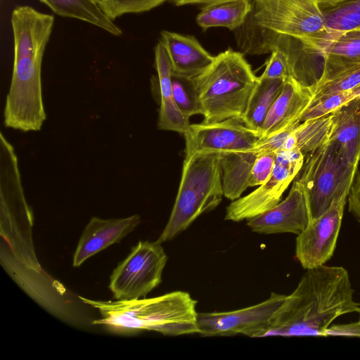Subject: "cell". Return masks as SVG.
<instances>
[{"label":"cell","mask_w":360,"mask_h":360,"mask_svg":"<svg viewBox=\"0 0 360 360\" xmlns=\"http://www.w3.org/2000/svg\"><path fill=\"white\" fill-rule=\"evenodd\" d=\"M333 113L300 122L293 131L297 148L304 155L329 142L332 129Z\"/></svg>","instance_id":"25"},{"label":"cell","mask_w":360,"mask_h":360,"mask_svg":"<svg viewBox=\"0 0 360 360\" xmlns=\"http://www.w3.org/2000/svg\"><path fill=\"white\" fill-rule=\"evenodd\" d=\"M167 256L158 242L139 241L113 270L109 288L116 300L145 297L159 285Z\"/></svg>","instance_id":"8"},{"label":"cell","mask_w":360,"mask_h":360,"mask_svg":"<svg viewBox=\"0 0 360 360\" xmlns=\"http://www.w3.org/2000/svg\"><path fill=\"white\" fill-rule=\"evenodd\" d=\"M286 79H267L258 77L245 112L241 117L248 127L260 131L264 120L272 104L281 91Z\"/></svg>","instance_id":"23"},{"label":"cell","mask_w":360,"mask_h":360,"mask_svg":"<svg viewBox=\"0 0 360 360\" xmlns=\"http://www.w3.org/2000/svg\"><path fill=\"white\" fill-rule=\"evenodd\" d=\"M348 210L360 224V169H357L348 197Z\"/></svg>","instance_id":"32"},{"label":"cell","mask_w":360,"mask_h":360,"mask_svg":"<svg viewBox=\"0 0 360 360\" xmlns=\"http://www.w3.org/2000/svg\"><path fill=\"white\" fill-rule=\"evenodd\" d=\"M172 66V75L193 79L202 74L214 61L193 36L162 31L161 39Z\"/></svg>","instance_id":"17"},{"label":"cell","mask_w":360,"mask_h":360,"mask_svg":"<svg viewBox=\"0 0 360 360\" xmlns=\"http://www.w3.org/2000/svg\"></svg>","instance_id":"36"},{"label":"cell","mask_w":360,"mask_h":360,"mask_svg":"<svg viewBox=\"0 0 360 360\" xmlns=\"http://www.w3.org/2000/svg\"><path fill=\"white\" fill-rule=\"evenodd\" d=\"M183 135L186 141L185 158L197 153L245 149L262 139L260 131L248 127L241 117L191 124Z\"/></svg>","instance_id":"12"},{"label":"cell","mask_w":360,"mask_h":360,"mask_svg":"<svg viewBox=\"0 0 360 360\" xmlns=\"http://www.w3.org/2000/svg\"><path fill=\"white\" fill-rule=\"evenodd\" d=\"M357 169L339 146L330 141L305 155L297 179L307 192L313 219L334 200L348 196Z\"/></svg>","instance_id":"7"},{"label":"cell","mask_w":360,"mask_h":360,"mask_svg":"<svg viewBox=\"0 0 360 360\" xmlns=\"http://www.w3.org/2000/svg\"><path fill=\"white\" fill-rule=\"evenodd\" d=\"M359 97L360 86L321 96L311 102L302 115L300 122L331 114Z\"/></svg>","instance_id":"27"},{"label":"cell","mask_w":360,"mask_h":360,"mask_svg":"<svg viewBox=\"0 0 360 360\" xmlns=\"http://www.w3.org/2000/svg\"><path fill=\"white\" fill-rule=\"evenodd\" d=\"M56 14L91 23L115 36L122 30L94 0H40Z\"/></svg>","instance_id":"22"},{"label":"cell","mask_w":360,"mask_h":360,"mask_svg":"<svg viewBox=\"0 0 360 360\" xmlns=\"http://www.w3.org/2000/svg\"><path fill=\"white\" fill-rule=\"evenodd\" d=\"M354 292L349 273L342 266L322 264L306 269L273 316L264 338L327 336L336 319L360 314V302L354 299Z\"/></svg>","instance_id":"1"},{"label":"cell","mask_w":360,"mask_h":360,"mask_svg":"<svg viewBox=\"0 0 360 360\" xmlns=\"http://www.w3.org/2000/svg\"><path fill=\"white\" fill-rule=\"evenodd\" d=\"M260 77L267 79H286L291 77L290 63L285 53L279 49H273Z\"/></svg>","instance_id":"30"},{"label":"cell","mask_w":360,"mask_h":360,"mask_svg":"<svg viewBox=\"0 0 360 360\" xmlns=\"http://www.w3.org/2000/svg\"><path fill=\"white\" fill-rule=\"evenodd\" d=\"M155 65L160 95L158 127L160 129L184 134L191 124L189 118L181 113L176 104L172 86L171 63L167 52L160 41L155 49Z\"/></svg>","instance_id":"18"},{"label":"cell","mask_w":360,"mask_h":360,"mask_svg":"<svg viewBox=\"0 0 360 360\" xmlns=\"http://www.w3.org/2000/svg\"><path fill=\"white\" fill-rule=\"evenodd\" d=\"M168 0H103L104 12L114 20L127 13L148 11Z\"/></svg>","instance_id":"29"},{"label":"cell","mask_w":360,"mask_h":360,"mask_svg":"<svg viewBox=\"0 0 360 360\" xmlns=\"http://www.w3.org/2000/svg\"><path fill=\"white\" fill-rule=\"evenodd\" d=\"M220 158V152H202L184 158L175 202L157 242L174 239L219 205L224 196Z\"/></svg>","instance_id":"5"},{"label":"cell","mask_w":360,"mask_h":360,"mask_svg":"<svg viewBox=\"0 0 360 360\" xmlns=\"http://www.w3.org/2000/svg\"><path fill=\"white\" fill-rule=\"evenodd\" d=\"M286 295L271 292L266 300L245 308L198 314V334L202 337L244 335L264 338Z\"/></svg>","instance_id":"10"},{"label":"cell","mask_w":360,"mask_h":360,"mask_svg":"<svg viewBox=\"0 0 360 360\" xmlns=\"http://www.w3.org/2000/svg\"><path fill=\"white\" fill-rule=\"evenodd\" d=\"M277 152H264L257 156L250 172L249 187L260 186L266 181L274 168Z\"/></svg>","instance_id":"31"},{"label":"cell","mask_w":360,"mask_h":360,"mask_svg":"<svg viewBox=\"0 0 360 360\" xmlns=\"http://www.w3.org/2000/svg\"><path fill=\"white\" fill-rule=\"evenodd\" d=\"M319 1L326 18L328 34L333 40L360 27V0Z\"/></svg>","instance_id":"24"},{"label":"cell","mask_w":360,"mask_h":360,"mask_svg":"<svg viewBox=\"0 0 360 360\" xmlns=\"http://www.w3.org/2000/svg\"><path fill=\"white\" fill-rule=\"evenodd\" d=\"M304 155L299 149L281 150L269 178L248 195L233 200L226 207L225 220H248L271 210L281 202L282 195L300 172Z\"/></svg>","instance_id":"9"},{"label":"cell","mask_w":360,"mask_h":360,"mask_svg":"<svg viewBox=\"0 0 360 360\" xmlns=\"http://www.w3.org/2000/svg\"><path fill=\"white\" fill-rule=\"evenodd\" d=\"M313 99L311 85H306L292 77H288L260 129L262 138L300 123Z\"/></svg>","instance_id":"15"},{"label":"cell","mask_w":360,"mask_h":360,"mask_svg":"<svg viewBox=\"0 0 360 360\" xmlns=\"http://www.w3.org/2000/svg\"><path fill=\"white\" fill-rule=\"evenodd\" d=\"M79 298L101 314L102 318L92 323L103 325L112 331L131 333L149 330L168 336L198 333L197 301L187 292L177 290L128 301Z\"/></svg>","instance_id":"3"},{"label":"cell","mask_w":360,"mask_h":360,"mask_svg":"<svg viewBox=\"0 0 360 360\" xmlns=\"http://www.w3.org/2000/svg\"><path fill=\"white\" fill-rule=\"evenodd\" d=\"M54 22L52 15L29 6H19L11 14L14 60L4 108L6 127L39 131L46 119L41 88V63Z\"/></svg>","instance_id":"2"},{"label":"cell","mask_w":360,"mask_h":360,"mask_svg":"<svg viewBox=\"0 0 360 360\" xmlns=\"http://www.w3.org/2000/svg\"><path fill=\"white\" fill-rule=\"evenodd\" d=\"M360 86V64L339 71L329 77L319 78L311 84L313 101L335 92Z\"/></svg>","instance_id":"26"},{"label":"cell","mask_w":360,"mask_h":360,"mask_svg":"<svg viewBox=\"0 0 360 360\" xmlns=\"http://www.w3.org/2000/svg\"><path fill=\"white\" fill-rule=\"evenodd\" d=\"M173 2L177 6L186 5V4H206L213 1L219 0H168Z\"/></svg>","instance_id":"34"},{"label":"cell","mask_w":360,"mask_h":360,"mask_svg":"<svg viewBox=\"0 0 360 360\" xmlns=\"http://www.w3.org/2000/svg\"><path fill=\"white\" fill-rule=\"evenodd\" d=\"M257 77L243 54L227 49L193 79L202 108L204 123L241 117Z\"/></svg>","instance_id":"4"},{"label":"cell","mask_w":360,"mask_h":360,"mask_svg":"<svg viewBox=\"0 0 360 360\" xmlns=\"http://www.w3.org/2000/svg\"><path fill=\"white\" fill-rule=\"evenodd\" d=\"M313 220L307 192L297 179L287 197L266 212L247 220L252 231L260 234H300Z\"/></svg>","instance_id":"14"},{"label":"cell","mask_w":360,"mask_h":360,"mask_svg":"<svg viewBox=\"0 0 360 360\" xmlns=\"http://www.w3.org/2000/svg\"><path fill=\"white\" fill-rule=\"evenodd\" d=\"M347 197L334 200L322 214L297 235L295 256L304 269L325 264L333 256Z\"/></svg>","instance_id":"11"},{"label":"cell","mask_w":360,"mask_h":360,"mask_svg":"<svg viewBox=\"0 0 360 360\" xmlns=\"http://www.w3.org/2000/svg\"><path fill=\"white\" fill-rule=\"evenodd\" d=\"M172 86L177 107L186 117L202 115V108L193 79L172 75Z\"/></svg>","instance_id":"28"},{"label":"cell","mask_w":360,"mask_h":360,"mask_svg":"<svg viewBox=\"0 0 360 360\" xmlns=\"http://www.w3.org/2000/svg\"><path fill=\"white\" fill-rule=\"evenodd\" d=\"M347 336L360 338V319L356 322L330 326L327 336Z\"/></svg>","instance_id":"33"},{"label":"cell","mask_w":360,"mask_h":360,"mask_svg":"<svg viewBox=\"0 0 360 360\" xmlns=\"http://www.w3.org/2000/svg\"><path fill=\"white\" fill-rule=\"evenodd\" d=\"M323 70L319 78L360 64V27L342 34L323 51Z\"/></svg>","instance_id":"21"},{"label":"cell","mask_w":360,"mask_h":360,"mask_svg":"<svg viewBox=\"0 0 360 360\" xmlns=\"http://www.w3.org/2000/svg\"><path fill=\"white\" fill-rule=\"evenodd\" d=\"M298 124L261 139L250 148L220 152L224 196L231 200L239 198L249 187L250 172L257 156L283 150L287 138Z\"/></svg>","instance_id":"13"},{"label":"cell","mask_w":360,"mask_h":360,"mask_svg":"<svg viewBox=\"0 0 360 360\" xmlns=\"http://www.w3.org/2000/svg\"><path fill=\"white\" fill-rule=\"evenodd\" d=\"M247 18L297 41L309 55L321 56L327 46V26L319 0H252Z\"/></svg>","instance_id":"6"},{"label":"cell","mask_w":360,"mask_h":360,"mask_svg":"<svg viewBox=\"0 0 360 360\" xmlns=\"http://www.w3.org/2000/svg\"><path fill=\"white\" fill-rule=\"evenodd\" d=\"M140 221L139 214L119 219L92 217L84 228L77 243L73 256V266H80L92 256L115 243H120L135 229Z\"/></svg>","instance_id":"16"},{"label":"cell","mask_w":360,"mask_h":360,"mask_svg":"<svg viewBox=\"0 0 360 360\" xmlns=\"http://www.w3.org/2000/svg\"><path fill=\"white\" fill-rule=\"evenodd\" d=\"M330 141L338 145L349 161L358 167L360 162V97L333 112Z\"/></svg>","instance_id":"19"},{"label":"cell","mask_w":360,"mask_h":360,"mask_svg":"<svg viewBox=\"0 0 360 360\" xmlns=\"http://www.w3.org/2000/svg\"><path fill=\"white\" fill-rule=\"evenodd\" d=\"M252 9V0H219L206 4L196 17L204 30L223 27L236 30L245 22Z\"/></svg>","instance_id":"20"},{"label":"cell","mask_w":360,"mask_h":360,"mask_svg":"<svg viewBox=\"0 0 360 360\" xmlns=\"http://www.w3.org/2000/svg\"><path fill=\"white\" fill-rule=\"evenodd\" d=\"M101 7V8L104 11V9H105V4H104V1L103 0H94Z\"/></svg>","instance_id":"35"}]
</instances>
